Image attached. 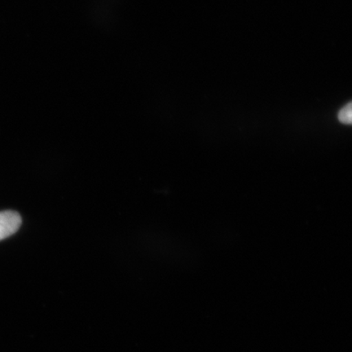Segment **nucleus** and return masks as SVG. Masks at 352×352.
<instances>
[{
  "label": "nucleus",
  "mask_w": 352,
  "mask_h": 352,
  "mask_svg": "<svg viewBox=\"0 0 352 352\" xmlns=\"http://www.w3.org/2000/svg\"><path fill=\"white\" fill-rule=\"evenodd\" d=\"M21 215L12 210L0 212V241L14 234L21 226Z\"/></svg>",
  "instance_id": "1"
},
{
  "label": "nucleus",
  "mask_w": 352,
  "mask_h": 352,
  "mask_svg": "<svg viewBox=\"0 0 352 352\" xmlns=\"http://www.w3.org/2000/svg\"><path fill=\"white\" fill-rule=\"evenodd\" d=\"M352 104L349 103L338 112V118L343 124L350 125L352 122Z\"/></svg>",
  "instance_id": "2"
}]
</instances>
